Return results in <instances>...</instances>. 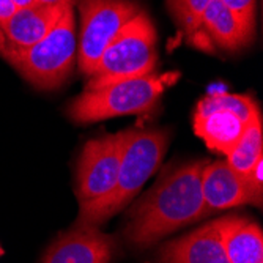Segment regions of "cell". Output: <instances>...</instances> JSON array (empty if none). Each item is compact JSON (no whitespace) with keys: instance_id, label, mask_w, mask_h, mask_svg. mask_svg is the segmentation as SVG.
Segmentation results:
<instances>
[{"instance_id":"1","label":"cell","mask_w":263,"mask_h":263,"mask_svg":"<svg viewBox=\"0 0 263 263\" xmlns=\"http://www.w3.org/2000/svg\"><path fill=\"white\" fill-rule=\"evenodd\" d=\"M205 164L194 161L171 169L133 206L123 233L134 248H150L165 235L208 216L200 186Z\"/></svg>"},{"instance_id":"2","label":"cell","mask_w":263,"mask_h":263,"mask_svg":"<svg viewBox=\"0 0 263 263\" xmlns=\"http://www.w3.org/2000/svg\"><path fill=\"white\" fill-rule=\"evenodd\" d=\"M167 143L169 136L162 129H128L114 189L100 200L81 205L74 227H100L122 211L159 167Z\"/></svg>"},{"instance_id":"3","label":"cell","mask_w":263,"mask_h":263,"mask_svg":"<svg viewBox=\"0 0 263 263\" xmlns=\"http://www.w3.org/2000/svg\"><path fill=\"white\" fill-rule=\"evenodd\" d=\"M178 73L148 74L120 81L101 88L85 90L69 103L66 115L74 123H95L112 117L139 114L152 109L165 88L175 84Z\"/></svg>"},{"instance_id":"4","label":"cell","mask_w":263,"mask_h":263,"mask_svg":"<svg viewBox=\"0 0 263 263\" xmlns=\"http://www.w3.org/2000/svg\"><path fill=\"white\" fill-rule=\"evenodd\" d=\"M156 62V29L150 16L140 10L107 46L88 76L87 90L153 74Z\"/></svg>"},{"instance_id":"5","label":"cell","mask_w":263,"mask_h":263,"mask_svg":"<svg viewBox=\"0 0 263 263\" xmlns=\"http://www.w3.org/2000/svg\"><path fill=\"white\" fill-rule=\"evenodd\" d=\"M78 57L74 5H68L60 19L40 43L8 59L17 73L36 88L62 85L73 71Z\"/></svg>"},{"instance_id":"6","label":"cell","mask_w":263,"mask_h":263,"mask_svg":"<svg viewBox=\"0 0 263 263\" xmlns=\"http://www.w3.org/2000/svg\"><path fill=\"white\" fill-rule=\"evenodd\" d=\"M257 117L260 109L254 98L238 93H214L199 101L193 122L194 133L210 150L226 156Z\"/></svg>"},{"instance_id":"7","label":"cell","mask_w":263,"mask_h":263,"mask_svg":"<svg viewBox=\"0 0 263 263\" xmlns=\"http://www.w3.org/2000/svg\"><path fill=\"white\" fill-rule=\"evenodd\" d=\"M81 30L78 35V66L90 76L107 46L140 11L134 0H76Z\"/></svg>"},{"instance_id":"8","label":"cell","mask_w":263,"mask_h":263,"mask_svg":"<svg viewBox=\"0 0 263 263\" xmlns=\"http://www.w3.org/2000/svg\"><path fill=\"white\" fill-rule=\"evenodd\" d=\"M125 133L101 136L85 143L76 172L79 205L100 200L114 189L120 169Z\"/></svg>"},{"instance_id":"9","label":"cell","mask_w":263,"mask_h":263,"mask_svg":"<svg viewBox=\"0 0 263 263\" xmlns=\"http://www.w3.org/2000/svg\"><path fill=\"white\" fill-rule=\"evenodd\" d=\"M66 7H46L36 4L16 10V13L0 27V55L8 60L40 43L57 24Z\"/></svg>"},{"instance_id":"10","label":"cell","mask_w":263,"mask_h":263,"mask_svg":"<svg viewBox=\"0 0 263 263\" xmlns=\"http://www.w3.org/2000/svg\"><path fill=\"white\" fill-rule=\"evenodd\" d=\"M115 248V238L100 227H73L47 248L41 263H109Z\"/></svg>"},{"instance_id":"11","label":"cell","mask_w":263,"mask_h":263,"mask_svg":"<svg viewBox=\"0 0 263 263\" xmlns=\"http://www.w3.org/2000/svg\"><path fill=\"white\" fill-rule=\"evenodd\" d=\"M200 186L208 213L241 205H255L260 208L245 177L236 174L227 161L206 162L202 171Z\"/></svg>"},{"instance_id":"12","label":"cell","mask_w":263,"mask_h":263,"mask_svg":"<svg viewBox=\"0 0 263 263\" xmlns=\"http://www.w3.org/2000/svg\"><path fill=\"white\" fill-rule=\"evenodd\" d=\"M158 263H230L214 222L159 248Z\"/></svg>"},{"instance_id":"13","label":"cell","mask_w":263,"mask_h":263,"mask_svg":"<svg viewBox=\"0 0 263 263\" xmlns=\"http://www.w3.org/2000/svg\"><path fill=\"white\" fill-rule=\"evenodd\" d=\"M230 263H263L261 227L243 216L213 221Z\"/></svg>"},{"instance_id":"14","label":"cell","mask_w":263,"mask_h":263,"mask_svg":"<svg viewBox=\"0 0 263 263\" xmlns=\"http://www.w3.org/2000/svg\"><path fill=\"white\" fill-rule=\"evenodd\" d=\"M202 27L214 43L227 51L241 49L254 36V27H249L219 0H211L202 17Z\"/></svg>"},{"instance_id":"15","label":"cell","mask_w":263,"mask_h":263,"mask_svg":"<svg viewBox=\"0 0 263 263\" xmlns=\"http://www.w3.org/2000/svg\"><path fill=\"white\" fill-rule=\"evenodd\" d=\"M260 159H263L261 115L254 118L246 126L243 136L236 142V145L226 155L227 164L241 177H246Z\"/></svg>"},{"instance_id":"16","label":"cell","mask_w":263,"mask_h":263,"mask_svg":"<svg viewBox=\"0 0 263 263\" xmlns=\"http://www.w3.org/2000/svg\"><path fill=\"white\" fill-rule=\"evenodd\" d=\"M167 2L183 30L193 35L202 27V17L211 0H167Z\"/></svg>"},{"instance_id":"17","label":"cell","mask_w":263,"mask_h":263,"mask_svg":"<svg viewBox=\"0 0 263 263\" xmlns=\"http://www.w3.org/2000/svg\"><path fill=\"white\" fill-rule=\"evenodd\" d=\"M230 8L238 17H241L249 27L255 29V0H219Z\"/></svg>"},{"instance_id":"18","label":"cell","mask_w":263,"mask_h":263,"mask_svg":"<svg viewBox=\"0 0 263 263\" xmlns=\"http://www.w3.org/2000/svg\"><path fill=\"white\" fill-rule=\"evenodd\" d=\"M16 7L13 5L11 0H0V27L16 13Z\"/></svg>"},{"instance_id":"19","label":"cell","mask_w":263,"mask_h":263,"mask_svg":"<svg viewBox=\"0 0 263 263\" xmlns=\"http://www.w3.org/2000/svg\"><path fill=\"white\" fill-rule=\"evenodd\" d=\"M36 4L46 7H66V5H74L76 0H36Z\"/></svg>"},{"instance_id":"20","label":"cell","mask_w":263,"mask_h":263,"mask_svg":"<svg viewBox=\"0 0 263 263\" xmlns=\"http://www.w3.org/2000/svg\"><path fill=\"white\" fill-rule=\"evenodd\" d=\"M13 5L21 10V8H27V7H32V5H36V0H11Z\"/></svg>"},{"instance_id":"21","label":"cell","mask_w":263,"mask_h":263,"mask_svg":"<svg viewBox=\"0 0 263 263\" xmlns=\"http://www.w3.org/2000/svg\"><path fill=\"white\" fill-rule=\"evenodd\" d=\"M2 255H4V248L0 246V257H2Z\"/></svg>"}]
</instances>
